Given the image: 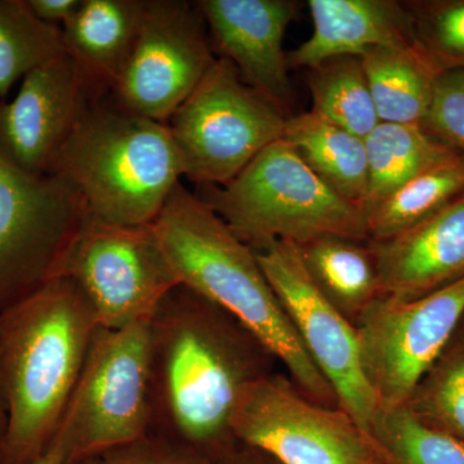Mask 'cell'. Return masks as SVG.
I'll return each mask as SVG.
<instances>
[{"label": "cell", "instance_id": "1", "mask_svg": "<svg viewBox=\"0 0 464 464\" xmlns=\"http://www.w3.org/2000/svg\"><path fill=\"white\" fill-rule=\"evenodd\" d=\"M273 353L224 308L179 284L149 320L150 433L215 460L237 441L232 418Z\"/></svg>", "mask_w": 464, "mask_h": 464}, {"label": "cell", "instance_id": "2", "mask_svg": "<svg viewBox=\"0 0 464 464\" xmlns=\"http://www.w3.org/2000/svg\"><path fill=\"white\" fill-rule=\"evenodd\" d=\"M100 325L72 280L58 276L0 313V464H33L50 447Z\"/></svg>", "mask_w": 464, "mask_h": 464}, {"label": "cell", "instance_id": "3", "mask_svg": "<svg viewBox=\"0 0 464 464\" xmlns=\"http://www.w3.org/2000/svg\"><path fill=\"white\" fill-rule=\"evenodd\" d=\"M152 226L183 285L237 317L286 369L289 380L306 398L340 408L255 252L199 197L179 183Z\"/></svg>", "mask_w": 464, "mask_h": 464}, {"label": "cell", "instance_id": "4", "mask_svg": "<svg viewBox=\"0 0 464 464\" xmlns=\"http://www.w3.org/2000/svg\"><path fill=\"white\" fill-rule=\"evenodd\" d=\"M105 96V94H103ZM94 100L58 150L50 174L78 191L88 216L116 225H150L183 176L167 123Z\"/></svg>", "mask_w": 464, "mask_h": 464}, {"label": "cell", "instance_id": "5", "mask_svg": "<svg viewBox=\"0 0 464 464\" xmlns=\"http://www.w3.org/2000/svg\"><path fill=\"white\" fill-rule=\"evenodd\" d=\"M203 188L200 199L252 249L322 237L369 241L364 209L332 190L283 139L230 182Z\"/></svg>", "mask_w": 464, "mask_h": 464}, {"label": "cell", "instance_id": "6", "mask_svg": "<svg viewBox=\"0 0 464 464\" xmlns=\"http://www.w3.org/2000/svg\"><path fill=\"white\" fill-rule=\"evenodd\" d=\"M150 430L149 322L100 326L44 456L76 464L145 438Z\"/></svg>", "mask_w": 464, "mask_h": 464}, {"label": "cell", "instance_id": "7", "mask_svg": "<svg viewBox=\"0 0 464 464\" xmlns=\"http://www.w3.org/2000/svg\"><path fill=\"white\" fill-rule=\"evenodd\" d=\"M286 119L218 57L167 124L183 176L200 186H222L283 139Z\"/></svg>", "mask_w": 464, "mask_h": 464}, {"label": "cell", "instance_id": "8", "mask_svg": "<svg viewBox=\"0 0 464 464\" xmlns=\"http://www.w3.org/2000/svg\"><path fill=\"white\" fill-rule=\"evenodd\" d=\"M76 284L101 328L149 322L181 284L154 226L116 225L88 216L58 266Z\"/></svg>", "mask_w": 464, "mask_h": 464}, {"label": "cell", "instance_id": "9", "mask_svg": "<svg viewBox=\"0 0 464 464\" xmlns=\"http://www.w3.org/2000/svg\"><path fill=\"white\" fill-rule=\"evenodd\" d=\"M87 218L65 179L27 173L0 150V313L56 277Z\"/></svg>", "mask_w": 464, "mask_h": 464}, {"label": "cell", "instance_id": "10", "mask_svg": "<svg viewBox=\"0 0 464 464\" xmlns=\"http://www.w3.org/2000/svg\"><path fill=\"white\" fill-rule=\"evenodd\" d=\"M282 373L241 396L232 431L282 464H382L368 433L341 408L306 398Z\"/></svg>", "mask_w": 464, "mask_h": 464}, {"label": "cell", "instance_id": "11", "mask_svg": "<svg viewBox=\"0 0 464 464\" xmlns=\"http://www.w3.org/2000/svg\"><path fill=\"white\" fill-rule=\"evenodd\" d=\"M464 317V277L413 301L375 299L355 323L360 362L384 408L405 405Z\"/></svg>", "mask_w": 464, "mask_h": 464}, {"label": "cell", "instance_id": "12", "mask_svg": "<svg viewBox=\"0 0 464 464\" xmlns=\"http://www.w3.org/2000/svg\"><path fill=\"white\" fill-rule=\"evenodd\" d=\"M253 252L338 406L368 433L380 404L362 372L355 326L316 288L295 244L271 241Z\"/></svg>", "mask_w": 464, "mask_h": 464}, {"label": "cell", "instance_id": "13", "mask_svg": "<svg viewBox=\"0 0 464 464\" xmlns=\"http://www.w3.org/2000/svg\"><path fill=\"white\" fill-rule=\"evenodd\" d=\"M197 3L146 0L139 39L111 90L119 105L168 123L217 58Z\"/></svg>", "mask_w": 464, "mask_h": 464}, {"label": "cell", "instance_id": "14", "mask_svg": "<svg viewBox=\"0 0 464 464\" xmlns=\"http://www.w3.org/2000/svg\"><path fill=\"white\" fill-rule=\"evenodd\" d=\"M103 92L63 52L23 79L11 102L0 101V150L30 174H50L58 150Z\"/></svg>", "mask_w": 464, "mask_h": 464}, {"label": "cell", "instance_id": "15", "mask_svg": "<svg viewBox=\"0 0 464 464\" xmlns=\"http://www.w3.org/2000/svg\"><path fill=\"white\" fill-rule=\"evenodd\" d=\"M212 47L230 61L241 81L288 116L292 106L286 30L298 3L292 0H200ZM289 118V116H288Z\"/></svg>", "mask_w": 464, "mask_h": 464}, {"label": "cell", "instance_id": "16", "mask_svg": "<svg viewBox=\"0 0 464 464\" xmlns=\"http://www.w3.org/2000/svg\"><path fill=\"white\" fill-rule=\"evenodd\" d=\"M369 244L381 297L413 301L451 285L464 277V195L401 234Z\"/></svg>", "mask_w": 464, "mask_h": 464}, {"label": "cell", "instance_id": "17", "mask_svg": "<svg viewBox=\"0 0 464 464\" xmlns=\"http://www.w3.org/2000/svg\"><path fill=\"white\" fill-rule=\"evenodd\" d=\"M314 33L288 53L289 67L313 69L331 58L365 56L390 48L429 58L415 36L405 3L395 0H310ZM430 60V58H429Z\"/></svg>", "mask_w": 464, "mask_h": 464}, {"label": "cell", "instance_id": "18", "mask_svg": "<svg viewBox=\"0 0 464 464\" xmlns=\"http://www.w3.org/2000/svg\"><path fill=\"white\" fill-rule=\"evenodd\" d=\"M146 0H83L63 24L65 52L97 91H111L132 56Z\"/></svg>", "mask_w": 464, "mask_h": 464}, {"label": "cell", "instance_id": "19", "mask_svg": "<svg viewBox=\"0 0 464 464\" xmlns=\"http://www.w3.org/2000/svg\"><path fill=\"white\" fill-rule=\"evenodd\" d=\"M295 246L316 288L355 326L360 315L381 297L377 262L369 241L322 237Z\"/></svg>", "mask_w": 464, "mask_h": 464}, {"label": "cell", "instance_id": "20", "mask_svg": "<svg viewBox=\"0 0 464 464\" xmlns=\"http://www.w3.org/2000/svg\"><path fill=\"white\" fill-rule=\"evenodd\" d=\"M283 140L332 190L364 209L369 185L364 139L308 111L286 119Z\"/></svg>", "mask_w": 464, "mask_h": 464}, {"label": "cell", "instance_id": "21", "mask_svg": "<svg viewBox=\"0 0 464 464\" xmlns=\"http://www.w3.org/2000/svg\"><path fill=\"white\" fill-rule=\"evenodd\" d=\"M380 123L422 125L440 70L429 58L375 48L362 57Z\"/></svg>", "mask_w": 464, "mask_h": 464}, {"label": "cell", "instance_id": "22", "mask_svg": "<svg viewBox=\"0 0 464 464\" xmlns=\"http://www.w3.org/2000/svg\"><path fill=\"white\" fill-rule=\"evenodd\" d=\"M364 141L369 173L364 212L430 168L458 154L420 125L380 123Z\"/></svg>", "mask_w": 464, "mask_h": 464}, {"label": "cell", "instance_id": "23", "mask_svg": "<svg viewBox=\"0 0 464 464\" xmlns=\"http://www.w3.org/2000/svg\"><path fill=\"white\" fill-rule=\"evenodd\" d=\"M464 195V154L430 168L366 210L369 241L401 234Z\"/></svg>", "mask_w": 464, "mask_h": 464}, {"label": "cell", "instance_id": "24", "mask_svg": "<svg viewBox=\"0 0 464 464\" xmlns=\"http://www.w3.org/2000/svg\"><path fill=\"white\" fill-rule=\"evenodd\" d=\"M307 82L314 114L362 139L380 124L362 57L331 58L310 69Z\"/></svg>", "mask_w": 464, "mask_h": 464}, {"label": "cell", "instance_id": "25", "mask_svg": "<svg viewBox=\"0 0 464 464\" xmlns=\"http://www.w3.org/2000/svg\"><path fill=\"white\" fill-rule=\"evenodd\" d=\"M368 435L382 464H464V444L406 405L380 406Z\"/></svg>", "mask_w": 464, "mask_h": 464}, {"label": "cell", "instance_id": "26", "mask_svg": "<svg viewBox=\"0 0 464 464\" xmlns=\"http://www.w3.org/2000/svg\"><path fill=\"white\" fill-rule=\"evenodd\" d=\"M63 52L60 26L39 20L27 0H0V101L20 79Z\"/></svg>", "mask_w": 464, "mask_h": 464}, {"label": "cell", "instance_id": "27", "mask_svg": "<svg viewBox=\"0 0 464 464\" xmlns=\"http://www.w3.org/2000/svg\"><path fill=\"white\" fill-rule=\"evenodd\" d=\"M405 405L464 444V317Z\"/></svg>", "mask_w": 464, "mask_h": 464}, {"label": "cell", "instance_id": "28", "mask_svg": "<svg viewBox=\"0 0 464 464\" xmlns=\"http://www.w3.org/2000/svg\"><path fill=\"white\" fill-rule=\"evenodd\" d=\"M404 3L420 48L440 72L464 70V0Z\"/></svg>", "mask_w": 464, "mask_h": 464}, {"label": "cell", "instance_id": "29", "mask_svg": "<svg viewBox=\"0 0 464 464\" xmlns=\"http://www.w3.org/2000/svg\"><path fill=\"white\" fill-rule=\"evenodd\" d=\"M420 127L440 142L464 154V70L440 72L431 108Z\"/></svg>", "mask_w": 464, "mask_h": 464}, {"label": "cell", "instance_id": "30", "mask_svg": "<svg viewBox=\"0 0 464 464\" xmlns=\"http://www.w3.org/2000/svg\"><path fill=\"white\" fill-rule=\"evenodd\" d=\"M76 464H215L198 451L149 433L130 444L85 458Z\"/></svg>", "mask_w": 464, "mask_h": 464}, {"label": "cell", "instance_id": "31", "mask_svg": "<svg viewBox=\"0 0 464 464\" xmlns=\"http://www.w3.org/2000/svg\"><path fill=\"white\" fill-rule=\"evenodd\" d=\"M27 5L43 23L58 26L57 24L63 25L74 16L83 0H27Z\"/></svg>", "mask_w": 464, "mask_h": 464}, {"label": "cell", "instance_id": "32", "mask_svg": "<svg viewBox=\"0 0 464 464\" xmlns=\"http://www.w3.org/2000/svg\"><path fill=\"white\" fill-rule=\"evenodd\" d=\"M215 464H282L259 449L237 442L217 458Z\"/></svg>", "mask_w": 464, "mask_h": 464}, {"label": "cell", "instance_id": "33", "mask_svg": "<svg viewBox=\"0 0 464 464\" xmlns=\"http://www.w3.org/2000/svg\"><path fill=\"white\" fill-rule=\"evenodd\" d=\"M5 426H7V417H5V409L0 398V450H2L3 439H5Z\"/></svg>", "mask_w": 464, "mask_h": 464}, {"label": "cell", "instance_id": "34", "mask_svg": "<svg viewBox=\"0 0 464 464\" xmlns=\"http://www.w3.org/2000/svg\"><path fill=\"white\" fill-rule=\"evenodd\" d=\"M33 464H58L56 460L52 459V458L48 456H43L41 459L36 460Z\"/></svg>", "mask_w": 464, "mask_h": 464}]
</instances>
